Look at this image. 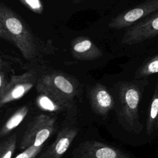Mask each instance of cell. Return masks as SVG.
I'll list each match as a JSON object with an SVG mask.
<instances>
[{"label": "cell", "instance_id": "9", "mask_svg": "<svg viewBox=\"0 0 158 158\" xmlns=\"http://www.w3.org/2000/svg\"><path fill=\"white\" fill-rule=\"evenodd\" d=\"M78 133L75 127L62 129L54 142L38 158H60L67 151Z\"/></svg>", "mask_w": 158, "mask_h": 158}, {"label": "cell", "instance_id": "7", "mask_svg": "<svg viewBox=\"0 0 158 158\" xmlns=\"http://www.w3.org/2000/svg\"><path fill=\"white\" fill-rule=\"evenodd\" d=\"M157 10L158 0H145L113 18L108 27L116 30L127 28Z\"/></svg>", "mask_w": 158, "mask_h": 158}, {"label": "cell", "instance_id": "18", "mask_svg": "<svg viewBox=\"0 0 158 158\" xmlns=\"http://www.w3.org/2000/svg\"><path fill=\"white\" fill-rule=\"evenodd\" d=\"M43 146H36L34 144L24 149L15 158H35L41 151Z\"/></svg>", "mask_w": 158, "mask_h": 158}, {"label": "cell", "instance_id": "11", "mask_svg": "<svg viewBox=\"0 0 158 158\" xmlns=\"http://www.w3.org/2000/svg\"><path fill=\"white\" fill-rule=\"evenodd\" d=\"M71 53L74 58L81 60H92L101 57L103 52L88 37L77 36L71 41Z\"/></svg>", "mask_w": 158, "mask_h": 158}, {"label": "cell", "instance_id": "2", "mask_svg": "<svg viewBox=\"0 0 158 158\" xmlns=\"http://www.w3.org/2000/svg\"><path fill=\"white\" fill-rule=\"evenodd\" d=\"M140 96V89L135 81L120 84L118 89L119 108L117 115L123 127L128 130H134L138 127Z\"/></svg>", "mask_w": 158, "mask_h": 158}, {"label": "cell", "instance_id": "15", "mask_svg": "<svg viewBox=\"0 0 158 158\" xmlns=\"http://www.w3.org/2000/svg\"><path fill=\"white\" fill-rule=\"evenodd\" d=\"M17 143V135L13 134L8 137L0 144V158H11Z\"/></svg>", "mask_w": 158, "mask_h": 158}, {"label": "cell", "instance_id": "16", "mask_svg": "<svg viewBox=\"0 0 158 158\" xmlns=\"http://www.w3.org/2000/svg\"><path fill=\"white\" fill-rule=\"evenodd\" d=\"M156 73H158V54L146 62L139 69L136 75L138 77H143Z\"/></svg>", "mask_w": 158, "mask_h": 158}, {"label": "cell", "instance_id": "6", "mask_svg": "<svg viewBox=\"0 0 158 158\" xmlns=\"http://www.w3.org/2000/svg\"><path fill=\"white\" fill-rule=\"evenodd\" d=\"M158 36V10L130 27L124 33L121 43L136 44Z\"/></svg>", "mask_w": 158, "mask_h": 158}, {"label": "cell", "instance_id": "3", "mask_svg": "<svg viewBox=\"0 0 158 158\" xmlns=\"http://www.w3.org/2000/svg\"><path fill=\"white\" fill-rule=\"evenodd\" d=\"M36 88L72 102L79 93L80 86L78 82L73 78L64 73L54 71L39 77Z\"/></svg>", "mask_w": 158, "mask_h": 158}, {"label": "cell", "instance_id": "14", "mask_svg": "<svg viewBox=\"0 0 158 158\" xmlns=\"http://www.w3.org/2000/svg\"><path fill=\"white\" fill-rule=\"evenodd\" d=\"M158 127V82L156 85L146 123V132L151 135Z\"/></svg>", "mask_w": 158, "mask_h": 158}, {"label": "cell", "instance_id": "17", "mask_svg": "<svg viewBox=\"0 0 158 158\" xmlns=\"http://www.w3.org/2000/svg\"><path fill=\"white\" fill-rule=\"evenodd\" d=\"M25 7L31 12L41 14L44 11V6L41 0H19Z\"/></svg>", "mask_w": 158, "mask_h": 158}, {"label": "cell", "instance_id": "1", "mask_svg": "<svg viewBox=\"0 0 158 158\" xmlns=\"http://www.w3.org/2000/svg\"><path fill=\"white\" fill-rule=\"evenodd\" d=\"M0 37L14 44L27 60L35 59L38 54V40L29 25L2 2L0 3Z\"/></svg>", "mask_w": 158, "mask_h": 158}, {"label": "cell", "instance_id": "5", "mask_svg": "<svg viewBox=\"0 0 158 158\" xmlns=\"http://www.w3.org/2000/svg\"><path fill=\"white\" fill-rule=\"evenodd\" d=\"M38 78L33 70L12 75L4 89L0 93V106L2 107L7 103L22 98L36 84Z\"/></svg>", "mask_w": 158, "mask_h": 158}, {"label": "cell", "instance_id": "12", "mask_svg": "<svg viewBox=\"0 0 158 158\" xmlns=\"http://www.w3.org/2000/svg\"><path fill=\"white\" fill-rule=\"evenodd\" d=\"M38 95L36 99L38 107L47 112H59L69 110L72 107V102L61 99L49 92L37 90Z\"/></svg>", "mask_w": 158, "mask_h": 158}, {"label": "cell", "instance_id": "19", "mask_svg": "<svg viewBox=\"0 0 158 158\" xmlns=\"http://www.w3.org/2000/svg\"><path fill=\"white\" fill-rule=\"evenodd\" d=\"M69 1H70V2H73V3L77 4V3H79V2H80L81 1H82L83 0H69Z\"/></svg>", "mask_w": 158, "mask_h": 158}, {"label": "cell", "instance_id": "8", "mask_svg": "<svg viewBox=\"0 0 158 158\" xmlns=\"http://www.w3.org/2000/svg\"><path fill=\"white\" fill-rule=\"evenodd\" d=\"M71 158H130L119 149L103 143L88 141L81 143L73 151Z\"/></svg>", "mask_w": 158, "mask_h": 158}, {"label": "cell", "instance_id": "10", "mask_svg": "<svg viewBox=\"0 0 158 158\" xmlns=\"http://www.w3.org/2000/svg\"><path fill=\"white\" fill-rule=\"evenodd\" d=\"M88 97L93 112L98 115H106L115 107V101L112 96L106 88L100 83H97L91 88Z\"/></svg>", "mask_w": 158, "mask_h": 158}, {"label": "cell", "instance_id": "4", "mask_svg": "<svg viewBox=\"0 0 158 158\" xmlns=\"http://www.w3.org/2000/svg\"><path fill=\"white\" fill-rule=\"evenodd\" d=\"M56 118L44 114L36 115L30 122L21 139L20 149H25L34 144L43 146L55 130Z\"/></svg>", "mask_w": 158, "mask_h": 158}, {"label": "cell", "instance_id": "13", "mask_svg": "<svg viewBox=\"0 0 158 158\" xmlns=\"http://www.w3.org/2000/svg\"><path fill=\"white\" fill-rule=\"evenodd\" d=\"M28 112V107L23 106L19 108L3 124L0 130V136L2 138L15 128L26 117Z\"/></svg>", "mask_w": 158, "mask_h": 158}]
</instances>
